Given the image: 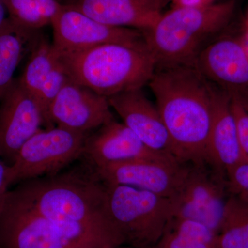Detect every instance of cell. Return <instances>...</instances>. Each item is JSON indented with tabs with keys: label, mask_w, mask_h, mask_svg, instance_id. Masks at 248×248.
<instances>
[{
	"label": "cell",
	"mask_w": 248,
	"mask_h": 248,
	"mask_svg": "<svg viewBox=\"0 0 248 248\" xmlns=\"http://www.w3.org/2000/svg\"><path fill=\"white\" fill-rule=\"evenodd\" d=\"M16 188L73 248L125 245L110 217L107 186L86 161L55 175L19 183Z\"/></svg>",
	"instance_id": "cell-1"
},
{
	"label": "cell",
	"mask_w": 248,
	"mask_h": 248,
	"mask_svg": "<svg viewBox=\"0 0 248 248\" xmlns=\"http://www.w3.org/2000/svg\"><path fill=\"white\" fill-rule=\"evenodd\" d=\"M148 85L176 158L187 164L210 165L209 141L216 86L190 66L156 68Z\"/></svg>",
	"instance_id": "cell-2"
},
{
	"label": "cell",
	"mask_w": 248,
	"mask_h": 248,
	"mask_svg": "<svg viewBox=\"0 0 248 248\" xmlns=\"http://www.w3.org/2000/svg\"><path fill=\"white\" fill-rule=\"evenodd\" d=\"M57 55L70 79L107 98L142 89L156 68L145 40L113 42Z\"/></svg>",
	"instance_id": "cell-3"
},
{
	"label": "cell",
	"mask_w": 248,
	"mask_h": 248,
	"mask_svg": "<svg viewBox=\"0 0 248 248\" xmlns=\"http://www.w3.org/2000/svg\"><path fill=\"white\" fill-rule=\"evenodd\" d=\"M234 10V3L227 1L185 5L161 15L144 32L156 68L193 66L201 50L226 27Z\"/></svg>",
	"instance_id": "cell-4"
},
{
	"label": "cell",
	"mask_w": 248,
	"mask_h": 248,
	"mask_svg": "<svg viewBox=\"0 0 248 248\" xmlns=\"http://www.w3.org/2000/svg\"><path fill=\"white\" fill-rule=\"evenodd\" d=\"M106 186L110 217L125 245L153 248L172 217L170 199L129 186Z\"/></svg>",
	"instance_id": "cell-5"
},
{
	"label": "cell",
	"mask_w": 248,
	"mask_h": 248,
	"mask_svg": "<svg viewBox=\"0 0 248 248\" xmlns=\"http://www.w3.org/2000/svg\"><path fill=\"white\" fill-rule=\"evenodd\" d=\"M89 135L56 125L42 129L25 142L9 166V186L61 172L82 157Z\"/></svg>",
	"instance_id": "cell-6"
},
{
	"label": "cell",
	"mask_w": 248,
	"mask_h": 248,
	"mask_svg": "<svg viewBox=\"0 0 248 248\" xmlns=\"http://www.w3.org/2000/svg\"><path fill=\"white\" fill-rule=\"evenodd\" d=\"M0 248H73L16 187L0 209Z\"/></svg>",
	"instance_id": "cell-7"
},
{
	"label": "cell",
	"mask_w": 248,
	"mask_h": 248,
	"mask_svg": "<svg viewBox=\"0 0 248 248\" xmlns=\"http://www.w3.org/2000/svg\"><path fill=\"white\" fill-rule=\"evenodd\" d=\"M205 166L190 164L182 185L170 198L172 217L198 222L217 234L228 197L221 179Z\"/></svg>",
	"instance_id": "cell-8"
},
{
	"label": "cell",
	"mask_w": 248,
	"mask_h": 248,
	"mask_svg": "<svg viewBox=\"0 0 248 248\" xmlns=\"http://www.w3.org/2000/svg\"><path fill=\"white\" fill-rule=\"evenodd\" d=\"M51 24L52 46L57 54L76 53L113 42L135 43L145 40L143 31L103 24L81 12L74 5H63Z\"/></svg>",
	"instance_id": "cell-9"
},
{
	"label": "cell",
	"mask_w": 248,
	"mask_h": 248,
	"mask_svg": "<svg viewBox=\"0 0 248 248\" xmlns=\"http://www.w3.org/2000/svg\"><path fill=\"white\" fill-rule=\"evenodd\" d=\"M190 165L174 158L143 159L94 168L107 185L125 186L172 198Z\"/></svg>",
	"instance_id": "cell-10"
},
{
	"label": "cell",
	"mask_w": 248,
	"mask_h": 248,
	"mask_svg": "<svg viewBox=\"0 0 248 248\" xmlns=\"http://www.w3.org/2000/svg\"><path fill=\"white\" fill-rule=\"evenodd\" d=\"M45 126L37 98L15 80L0 105V157L8 166L14 162L25 142Z\"/></svg>",
	"instance_id": "cell-11"
},
{
	"label": "cell",
	"mask_w": 248,
	"mask_h": 248,
	"mask_svg": "<svg viewBox=\"0 0 248 248\" xmlns=\"http://www.w3.org/2000/svg\"><path fill=\"white\" fill-rule=\"evenodd\" d=\"M193 66L207 81L231 98H248V50L239 41L221 38L210 42Z\"/></svg>",
	"instance_id": "cell-12"
},
{
	"label": "cell",
	"mask_w": 248,
	"mask_h": 248,
	"mask_svg": "<svg viewBox=\"0 0 248 248\" xmlns=\"http://www.w3.org/2000/svg\"><path fill=\"white\" fill-rule=\"evenodd\" d=\"M111 109L107 97L69 79L52 103L49 117L53 125L90 134L115 120Z\"/></svg>",
	"instance_id": "cell-13"
},
{
	"label": "cell",
	"mask_w": 248,
	"mask_h": 248,
	"mask_svg": "<svg viewBox=\"0 0 248 248\" xmlns=\"http://www.w3.org/2000/svg\"><path fill=\"white\" fill-rule=\"evenodd\" d=\"M82 157L94 168L143 159H176L152 151L123 122L115 120L88 135Z\"/></svg>",
	"instance_id": "cell-14"
},
{
	"label": "cell",
	"mask_w": 248,
	"mask_h": 248,
	"mask_svg": "<svg viewBox=\"0 0 248 248\" xmlns=\"http://www.w3.org/2000/svg\"><path fill=\"white\" fill-rule=\"evenodd\" d=\"M108 100L111 108L120 115L123 123L147 147L159 154L176 158L159 111L142 89L120 93L108 98Z\"/></svg>",
	"instance_id": "cell-15"
},
{
	"label": "cell",
	"mask_w": 248,
	"mask_h": 248,
	"mask_svg": "<svg viewBox=\"0 0 248 248\" xmlns=\"http://www.w3.org/2000/svg\"><path fill=\"white\" fill-rule=\"evenodd\" d=\"M74 6L103 24L143 32L156 24L163 7L151 0H78Z\"/></svg>",
	"instance_id": "cell-16"
},
{
	"label": "cell",
	"mask_w": 248,
	"mask_h": 248,
	"mask_svg": "<svg viewBox=\"0 0 248 248\" xmlns=\"http://www.w3.org/2000/svg\"><path fill=\"white\" fill-rule=\"evenodd\" d=\"M209 154L210 165L221 172L226 173L244 161L232 110L231 98L217 87L214 95Z\"/></svg>",
	"instance_id": "cell-17"
},
{
	"label": "cell",
	"mask_w": 248,
	"mask_h": 248,
	"mask_svg": "<svg viewBox=\"0 0 248 248\" xmlns=\"http://www.w3.org/2000/svg\"><path fill=\"white\" fill-rule=\"evenodd\" d=\"M36 31L11 17L0 28V101L14 83L15 72L27 49H33L37 45Z\"/></svg>",
	"instance_id": "cell-18"
},
{
	"label": "cell",
	"mask_w": 248,
	"mask_h": 248,
	"mask_svg": "<svg viewBox=\"0 0 248 248\" xmlns=\"http://www.w3.org/2000/svg\"><path fill=\"white\" fill-rule=\"evenodd\" d=\"M217 234L198 222L171 218L152 248H216Z\"/></svg>",
	"instance_id": "cell-19"
},
{
	"label": "cell",
	"mask_w": 248,
	"mask_h": 248,
	"mask_svg": "<svg viewBox=\"0 0 248 248\" xmlns=\"http://www.w3.org/2000/svg\"><path fill=\"white\" fill-rule=\"evenodd\" d=\"M216 248H248V203L237 196L227 200Z\"/></svg>",
	"instance_id": "cell-20"
},
{
	"label": "cell",
	"mask_w": 248,
	"mask_h": 248,
	"mask_svg": "<svg viewBox=\"0 0 248 248\" xmlns=\"http://www.w3.org/2000/svg\"><path fill=\"white\" fill-rule=\"evenodd\" d=\"M53 46L42 40L32 49V55L19 81L36 97L50 71L58 63Z\"/></svg>",
	"instance_id": "cell-21"
},
{
	"label": "cell",
	"mask_w": 248,
	"mask_h": 248,
	"mask_svg": "<svg viewBox=\"0 0 248 248\" xmlns=\"http://www.w3.org/2000/svg\"><path fill=\"white\" fill-rule=\"evenodd\" d=\"M69 79L64 68L60 62L50 71L45 82L36 95L43 112L45 121V128H53V125L49 117V109L52 103L58 95L59 93Z\"/></svg>",
	"instance_id": "cell-22"
},
{
	"label": "cell",
	"mask_w": 248,
	"mask_h": 248,
	"mask_svg": "<svg viewBox=\"0 0 248 248\" xmlns=\"http://www.w3.org/2000/svg\"><path fill=\"white\" fill-rule=\"evenodd\" d=\"M10 17L23 27L37 31L47 25L36 0H4Z\"/></svg>",
	"instance_id": "cell-23"
},
{
	"label": "cell",
	"mask_w": 248,
	"mask_h": 248,
	"mask_svg": "<svg viewBox=\"0 0 248 248\" xmlns=\"http://www.w3.org/2000/svg\"><path fill=\"white\" fill-rule=\"evenodd\" d=\"M231 108L236 122L241 153L244 161L248 162V111L236 98H231Z\"/></svg>",
	"instance_id": "cell-24"
},
{
	"label": "cell",
	"mask_w": 248,
	"mask_h": 248,
	"mask_svg": "<svg viewBox=\"0 0 248 248\" xmlns=\"http://www.w3.org/2000/svg\"><path fill=\"white\" fill-rule=\"evenodd\" d=\"M228 185L232 195L248 203V162L243 161L226 172Z\"/></svg>",
	"instance_id": "cell-25"
},
{
	"label": "cell",
	"mask_w": 248,
	"mask_h": 248,
	"mask_svg": "<svg viewBox=\"0 0 248 248\" xmlns=\"http://www.w3.org/2000/svg\"><path fill=\"white\" fill-rule=\"evenodd\" d=\"M40 14L48 24H51L54 18L59 14L63 5L57 0H36Z\"/></svg>",
	"instance_id": "cell-26"
},
{
	"label": "cell",
	"mask_w": 248,
	"mask_h": 248,
	"mask_svg": "<svg viewBox=\"0 0 248 248\" xmlns=\"http://www.w3.org/2000/svg\"><path fill=\"white\" fill-rule=\"evenodd\" d=\"M9 166L0 157V209L4 203L5 197L10 187L8 179Z\"/></svg>",
	"instance_id": "cell-27"
},
{
	"label": "cell",
	"mask_w": 248,
	"mask_h": 248,
	"mask_svg": "<svg viewBox=\"0 0 248 248\" xmlns=\"http://www.w3.org/2000/svg\"><path fill=\"white\" fill-rule=\"evenodd\" d=\"M7 9L5 6L4 3L0 1V28L4 24L8 18L6 17V13H7Z\"/></svg>",
	"instance_id": "cell-28"
},
{
	"label": "cell",
	"mask_w": 248,
	"mask_h": 248,
	"mask_svg": "<svg viewBox=\"0 0 248 248\" xmlns=\"http://www.w3.org/2000/svg\"><path fill=\"white\" fill-rule=\"evenodd\" d=\"M153 2L156 3V4L161 5V6H164V4H166V0H151Z\"/></svg>",
	"instance_id": "cell-29"
},
{
	"label": "cell",
	"mask_w": 248,
	"mask_h": 248,
	"mask_svg": "<svg viewBox=\"0 0 248 248\" xmlns=\"http://www.w3.org/2000/svg\"><path fill=\"white\" fill-rule=\"evenodd\" d=\"M240 100V99H239ZM242 104H244L245 108H246V110L248 111V99H244V100H240Z\"/></svg>",
	"instance_id": "cell-30"
},
{
	"label": "cell",
	"mask_w": 248,
	"mask_h": 248,
	"mask_svg": "<svg viewBox=\"0 0 248 248\" xmlns=\"http://www.w3.org/2000/svg\"><path fill=\"white\" fill-rule=\"evenodd\" d=\"M115 248H135L131 247V246H128V245H122V246H117Z\"/></svg>",
	"instance_id": "cell-31"
}]
</instances>
